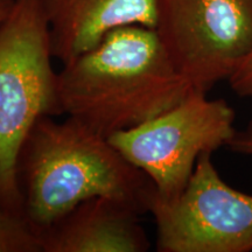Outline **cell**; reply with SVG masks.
Wrapping results in <instances>:
<instances>
[{"mask_svg": "<svg viewBox=\"0 0 252 252\" xmlns=\"http://www.w3.org/2000/svg\"><path fill=\"white\" fill-rule=\"evenodd\" d=\"M61 115L109 138L174 108L193 91L153 28L109 32L58 72Z\"/></svg>", "mask_w": 252, "mask_h": 252, "instance_id": "6da1fadb", "label": "cell"}, {"mask_svg": "<svg viewBox=\"0 0 252 252\" xmlns=\"http://www.w3.org/2000/svg\"><path fill=\"white\" fill-rule=\"evenodd\" d=\"M24 215L39 235L89 198L103 196L151 213L153 182L109 138L76 119L37 121L19 159Z\"/></svg>", "mask_w": 252, "mask_h": 252, "instance_id": "7a4b0ae2", "label": "cell"}, {"mask_svg": "<svg viewBox=\"0 0 252 252\" xmlns=\"http://www.w3.org/2000/svg\"><path fill=\"white\" fill-rule=\"evenodd\" d=\"M53 59L42 0H14L0 24V202L21 214V150L39 119L61 115Z\"/></svg>", "mask_w": 252, "mask_h": 252, "instance_id": "3957f363", "label": "cell"}, {"mask_svg": "<svg viewBox=\"0 0 252 252\" xmlns=\"http://www.w3.org/2000/svg\"><path fill=\"white\" fill-rule=\"evenodd\" d=\"M235 119L225 100L193 91L174 108L109 140L149 176L158 201L172 202L184 191L198 158L228 145L237 131Z\"/></svg>", "mask_w": 252, "mask_h": 252, "instance_id": "277c9868", "label": "cell"}, {"mask_svg": "<svg viewBox=\"0 0 252 252\" xmlns=\"http://www.w3.org/2000/svg\"><path fill=\"white\" fill-rule=\"evenodd\" d=\"M156 31L195 91L229 80L252 50V0H157Z\"/></svg>", "mask_w": 252, "mask_h": 252, "instance_id": "5b68a950", "label": "cell"}, {"mask_svg": "<svg viewBox=\"0 0 252 252\" xmlns=\"http://www.w3.org/2000/svg\"><path fill=\"white\" fill-rule=\"evenodd\" d=\"M151 214L160 252L252 251V195L220 178L212 153L198 158L180 196L172 202L156 198Z\"/></svg>", "mask_w": 252, "mask_h": 252, "instance_id": "8992f818", "label": "cell"}, {"mask_svg": "<svg viewBox=\"0 0 252 252\" xmlns=\"http://www.w3.org/2000/svg\"><path fill=\"white\" fill-rule=\"evenodd\" d=\"M140 215L115 198H89L40 232L41 252H145Z\"/></svg>", "mask_w": 252, "mask_h": 252, "instance_id": "52a82bcc", "label": "cell"}, {"mask_svg": "<svg viewBox=\"0 0 252 252\" xmlns=\"http://www.w3.org/2000/svg\"><path fill=\"white\" fill-rule=\"evenodd\" d=\"M54 59L70 62L109 32L139 25L156 30L157 0H42Z\"/></svg>", "mask_w": 252, "mask_h": 252, "instance_id": "ba28073f", "label": "cell"}, {"mask_svg": "<svg viewBox=\"0 0 252 252\" xmlns=\"http://www.w3.org/2000/svg\"><path fill=\"white\" fill-rule=\"evenodd\" d=\"M0 252H41L39 235L24 214L0 202Z\"/></svg>", "mask_w": 252, "mask_h": 252, "instance_id": "9c48e42d", "label": "cell"}, {"mask_svg": "<svg viewBox=\"0 0 252 252\" xmlns=\"http://www.w3.org/2000/svg\"><path fill=\"white\" fill-rule=\"evenodd\" d=\"M228 81L238 96L252 97V50Z\"/></svg>", "mask_w": 252, "mask_h": 252, "instance_id": "30bf717a", "label": "cell"}, {"mask_svg": "<svg viewBox=\"0 0 252 252\" xmlns=\"http://www.w3.org/2000/svg\"><path fill=\"white\" fill-rule=\"evenodd\" d=\"M226 146L236 153L252 156V122L244 130L236 131Z\"/></svg>", "mask_w": 252, "mask_h": 252, "instance_id": "8fae6325", "label": "cell"}, {"mask_svg": "<svg viewBox=\"0 0 252 252\" xmlns=\"http://www.w3.org/2000/svg\"><path fill=\"white\" fill-rule=\"evenodd\" d=\"M13 2L14 0H0V24L7 17L12 6H13Z\"/></svg>", "mask_w": 252, "mask_h": 252, "instance_id": "7c38bea8", "label": "cell"}]
</instances>
